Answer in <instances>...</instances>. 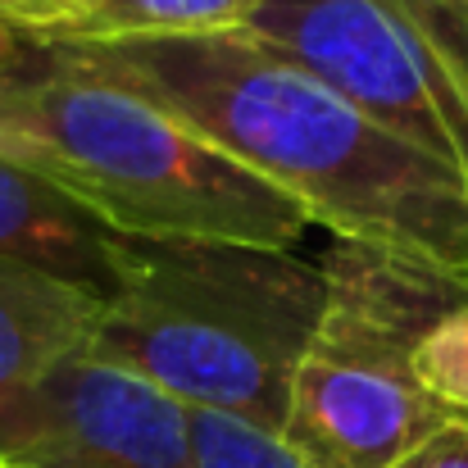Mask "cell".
Wrapping results in <instances>:
<instances>
[{
  "mask_svg": "<svg viewBox=\"0 0 468 468\" xmlns=\"http://www.w3.org/2000/svg\"><path fill=\"white\" fill-rule=\"evenodd\" d=\"M50 55L151 96L292 196L336 241L468 287V177L373 123L255 32L55 41Z\"/></svg>",
  "mask_w": 468,
  "mask_h": 468,
  "instance_id": "cell-1",
  "label": "cell"
},
{
  "mask_svg": "<svg viewBox=\"0 0 468 468\" xmlns=\"http://www.w3.org/2000/svg\"><path fill=\"white\" fill-rule=\"evenodd\" d=\"M0 159L27 168L123 241L296 250L314 228L292 196L151 96L59 55H50V69L0 73Z\"/></svg>",
  "mask_w": 468,
  "mask_h": 468,
  "instance_id": "cell-2",
  "label": "cell"
},
{
  "mask_svg": "<svg viewBox=\"0 0 468 468\" xmlns=\"http://www.w3.org/2000/svg\"><path fill=\"white\" fill-rule=\"evenodd\" d=\"M327 296V269L296 250L228 241H123L91 350L186 410L282 437L292 373Z\"/></svg>",
  "mask_w": 468,
  "mask_h": 468,
  "instance_id": "cell-3",
  "label": "cell"
},
{
  "mask_svg": "<svg viewBox=\"0 0 468 468\" xmlns=\"http://www.w3.org/2000/svg\"><path fill=\"white\" fill-rule=\"evenodd\" d=\"M323 269L327 296L292 373L282 441L310 468H391L460 419L419 382L414 350L468 305V287L350 241Z\"/></svg>",
  "mask_w": 468,
  "mask_h": 468,
  "instance_id": "cell-4",
  "label": "cell"
},
{
  "mask_svg": "<svg viewBox=\"0 0 468 468\" xmlns=\"http://www.w3.org/2000/svg\"><path fill=\"white\" fill-rule=\"evenodd\" d=\"M246 32L468 177V91L391 0H260Z\"/></svg>",
  "mask_w": 468,
  "mask_h": 468,
  "instance_id": "cell-5",
  "label": "cell"
},
{
  "mask_svg": "<svg viewBox=\"0 0 468 468\" xmlns=\"http://www.w3.org/2000/svg\"><path fill=\"white\" fill-rule=\"evenodd\" d=\"M9 468H200V460L191 410L87 346L41 382Z\"/></svg>",
  "mask_w": 468,
  "mask_h": 468,
  "instance_id": "cell-6",
  "label": "cell"
},
{
  "mask_svg": "<svg viewBox=\"0 0 468 468\" xmlns=\"http://www.w3.org/2000/svg\"><path fill=\"white\" fill-rule=\"evenodd\" d=\"M101 310V292L23 260H0V464L23 446L41 382L91 346Z\"/></svg>",
  "mask_w": 468,
  "mask_h": 468,
  "instance_id": "cell-7",
  "label": "cell"
},
{
  "mask_svg": "<svg viewBox=\"0 0 468 468\" xmlns=\"http://www.w3.org/2000/svg\"><path fill=\"white\" fill-rule=\"evenodd\" d=\"M0 260H23L110 296L123 260V237L101 228L69 196L0 159Z\"/></svg>",
  "mask_w": 468,
  "mask_h": 468,
  "instance_id": "cell-8",
  "label": "cell"
},
{
  "mask_svg": "<svg viewBox=\"0 0 468 468\" xmlns=\"http://www.w3.org/2000/svg\"><path fill=\"white\" fill-rule=\"evenodd\" d=\"M260 0H96L91 18L59 41H137V37H205L250 23ZM55 46V41H46Z\"/></svg>",
  "mask_w": 468,
  "mask_h": 468,
  "instance_id": "cell-9",
  "label": "cell"
},
{
  "mask_svg": "<svg viewBox=\"0 0 468 468\" xmlns=\"http://www.w3.org/2000/svg\"><path fill=\"white\" fill-rule=\"evenodd\" d=\"M191 437L200 468H310L278 432H264L232 414L191 410Z\"/></svg>",
  "mask_w": 468,
  "mask_h": 468,
  "instance_id": "cell-10",
  "label": "cell"
},
{
  "mask_svg": "<svg viewBox=\"0 0 468 468\" xmlns=\"http://www.w3.org/2000/svg\"><path fill=\"white\" fill-rule=\"evenodd\" d=\"M419 382L455 414H468V305L437 318L414 350Z\"/></svg>",
  "mask_w": 468,
  "mask_h": 468,
  "instance_id": "cell-11",
  "label": "cell"
},
{
  "mask_svg": "<svg viewBox=\"0 0 468 468\" xmlns=\"http://www.w3.org/2000/svg\"><path fill=\"white\" fill-rule=\"evenodd\" d=\"M468 91V0H391Z\"/></svg>",
  "mask_w": 468,
  "mask_h": 468,
  "instance_id": "cell-12",
  "label": "cell"
},
{
  "mask_svg": "<svg viewBox=\"0 0 468 468\" xmlns=\"http://www.w3.org/2000/svg\"><path fill=\"white\" fill-rule=\"evenodd\" d=\"M91 9L96 0H0V23L46 46L78 32L91 18Z\"/></svg>",
  "mask_w": 468,
  "mask_h": 468,
  "instance_id": "cell-13",
  "label": "cell"
},
{
  "mask_svg": "<svg viewBox=\"0 0 468 468\" xmlns=\"http://www.w3.org/2000/svg\"><path fill=\"white\" fill-rule=\"evenodd\" d=\"M391 468H468V414L451 419L441 432H432L419 451H410Z\"/></svg>",
  "mask_w": 468,
  "mask_h": 468,
  "instance_id": "cell-14",
  "label": "cell"
},
{
  "mask_svg": "<svg viewBox=\"0 0 468 468\" xmlns=\"http://www.w3.org/2000/svg\"><path fill=\"white\" fill-rule=\"evenodd\" d=\"M14 50H18V32L0 23V73H9V64H14Z\"/></svg>",
  "mask_w": 468,
  "mask_h": 468,
  "instance_id": "cell-15",
  "label": "cell"
},
{
  "mask_svg": "<svg viewBox=\"0 0 468 468\" xmlns=\"http://www.w3.org/2000/svg\"><path fill=\"white\" fill-rule=\"evenodd\" d=\"M0 468H9V464H0Z\"/></svg>",
  "mask_w": 468,
  "mask_h": 468,
  "instance_id": "cell-16",
  "label": "cell"
}]
</instances>
